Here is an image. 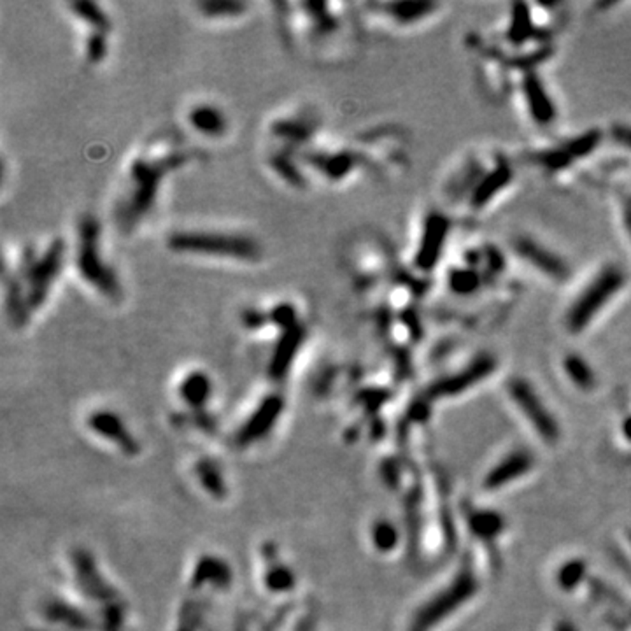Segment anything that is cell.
<instances>
[{
    "mask_svg": "<svg viewBox=\"0 0 631 631\" xmlns=\"http://www.w3.org/2000/svg\"><path fill=\"white\" fill-rule=\"evenodd\" d=\"M519 158L498 146H473L451 160L437 185L439 205L458 221H475L505 202L519 179Z\"/></svg>",
    "mask_w": 631,
    "mask_h": 631,
    "instance_id": "cell-1",
    "label": "cell"
},
{
    "mask_svg": "<svg viewBox=\"0 0 631 631\" xmlns=\"http://www.w3.org/2000/svg\"><path fill=\"white\" fill-rule=\"evenodd\" d=\"M630 289V276L621 263L603 260L572 282L559 312V324L568 335H582L607 318Z\"/></svg>",
    "mask_w": 631,
    "mask_h": 631,
    "instance_id": "cell-2",
    "label": "cell"
},
{
    "mask_svg": "<svg viewBox=\"0 0 631 631\" xmlns=\"http://www.w3.org/2000/svg\"><path fill=\"white\" fill-rule=\"evenodd\" d=\"M456 223L458 220L455 216L439 204L421 211L412 239L411 256L405 267L412 276L430 282L431 276L444 269Z\"/></svg>",
    "mask_w": 631,
    "mask_h": 631,
    "instance_id": "cell-3",
    "label": "cell"
},
{
    "mask_svg": "<svg viewBox=\"0 0 631 631\" xmlns=\"http://www.w3.org/2000/svg\"><path fill=\"white\" fill-rule=\"evenodd\" d=\"M189 153H169L160 158L139 156L130 167V192L118 211L125 231L132 230L151 211L163 177L189 162Z\"/></svg>",
    "mask_w": 631,
    "mask_h": 631,
    "instance_id": "cell-4",
    "label": "cell"
},
{
    "mask_svg": "<svg viewBox=\"0 0 631 631\" xmlns=\"http://www.w3.org/2000/svg\"><path fill=\"white\" fill-rule=\"evenodd\" d=\"M510 263H517L523 270L531 273L540 282L549 286H563L574 282V272L568 260L559 251L550 247L546 240L533 234L510 235L505 244Z\"/></svg>",
    "mask_w": 631,
    "mask_h": 631,
    "instance_id": "cell-5",
    "label": "cell"
},
{
    "mask_svg": "<svg viewBox=\"0 0 631 631\" xmlns=\"http://www.w3.org/2000/svg\"><path fill=\"white\" fill-rule=\"evenodd\" d=\"M508 99L521 118L537 130L547 132L558 123L559 104L542 69L514 70Z\"/></svg>",
    "mask_w": 631,
    "mask_h": 631,
    "instance_id": "cell-6",
    "label": "cell"
},
{
    "mask_svg": "<svg viewBox=\"0 0 631 631\" xmlns=\"http://www.w3.org/2000/svg\"><path fill=\"white\" fill-rule=\"evenodd\" d=\"M167 246L174 253L205 254V256L239 260V262H256L262 256V247L254 239L247 235L223 234V231H174L167 237Z\"/></svg>",
    "mask_w": 631,
    "mask_h": 631,
    "instance_id": "cell-7",
    "label": "cell"
},
{
    "mask_svg": "<svg viewBox=\"0 0 631 631\" xmlns=\"http://www.w3.org/2000/svg\"><path fill=\"white\" fill-rule=\"evenodd\" d=\"M76 265L81 278L104 297L111 300H118L121 297L120 281L102 256L101 223L93 214L81 216L77 223Z\"/></svg>",
    "mask_w": 631,
    "mask_h": 631,
    "instance_id": "cell-8",
    "label": "cell"
},
{
    "mask_svg": "<svg viewBox=\"0 0 631 631\" xmlns=\"http://www.w3.org/2000/svg\"><path fill=\"white\" fill-rule=\"evenodd\" d=\"M63 256H65V244L62 239H54L41 256H35L32 251L23 254L18 278L21 279L32 311L44 305L48 300L53 281L62 270Z\"/></svg>",
    "mask_w": 631,
    "mask_h": 631,
    "instance_id": "cell-9",
    "label": "cell"
},
{
    "mask_svg": "<svg viewBox=\"0 0 631 631\" xmlns=\"http://www.w3.org/2000/svg\"><path fill=\"white\" fill-rule=\"evenodd\" d=\"M366 8L397 28H420L440 19L447 6L440 2H372Z\"/></svg>",
    "mask_w": 631,
    "mask_h": 631,
    "instance_id": "cell-10",
    "label": "cell"
},
{
    "mask_svg": "<svg viewBox=\"0 0 631 631\" xmlns=\"http://www.w3.org/2000/svg\"><path fill=\"white\" fill-rule=\"evenodd\" d=\"M309 162L320 172H323L328 179L340 181L353 174L360 165L366 163V158L360 151L342 149L335 151V153H312L309 154Z\"/></svg>",
    "mask_w": 631,
    "mask_h": 631,
    "instance_id": "cell-11",
    "label": "cell"
},
{
    "mask_svg": "<svg viewBox=\"0 0 631 631\" xmlns=\"http://www.w3.org/2000/svg\"><path fill=\"white\" fill-rule=\"evenodd\" d=\"M188 121L193 130L205 137H221L227 130V118L216 105L198 104L192 107Z\"/></svg>",
    "mask_w": 631,
    "mask_h": 631,
    "instance_id": "cell-12",
    "label": "cell"
},
{
    "mask_svg": "<svg viewBox=\"0 0 631 631\" xmlns=\"http://www.w3.org/2000/svg\"><path fill=\"white\" fill-rule=\"evenodd\" d=\"M6 307H8L9 321L14 327H23L28 320H30V305L27 302V295H25L23 285L21 279L18 276H9L6 272Z\"/></svg>",
    "mask_w": 631,
    "mask_h": 631,
    "instance_id": "cell-13",
    "label": "cell"
},
{
    "mask_svg": "<svg viewBox=\"0 0 631 631\" xmlns=\"http://www.w3.org/2000/svg\"><path fill=\"white\" fill-rule=\"evenodd\" d=\"M314 123L300 118H288V120H279L272 125V134L279 139H285L286 143H305L314 134Z\"/></svg>",
    "mask_w": 631,
    "mask_h": 631,
    "instance_id": "cell-14",
    "label": "cell"
},
{
    "mask_svg": "<svg viewBox=\"0 0 631 631\" xmlns=\"http://www.w3.org/2000/svg\"><path fill=\"white\" fill-rule=\"evenodd\" d=\"M70 9H72L74 14L81 19V21H85L86 25L93 27V30L105 32L111 27V21H109V18L105 16V12L102 11L101 6L93 4V2H72Z\"/></svg>",
    "mask_w": 631,
    "mask_h": 631,
    "instance_id": "cell-15",
    "label": "cell"
},
{
    "mask_svg": "<svg viewBox=\"0 0 631 631\" xmlns=\"http://www.w3.org/2000/svg\"><path fill=\"white\" fill-rule=\"evenodd\" d=\"M270 167H272L279 176L285 179L288 185L295 186V188H304L305 186V179L304 174L298 170V167L295 165L291 158L288 156L286 153H276L272 158H270Z\"/></svg>",
    "mask_w": 631,
    "mask_h": 631,
    "instance_id": "cell-16",
    "label": "cell"
},
{
    "mask_svg": "<svg viewBox=\"0 0 631 631\" xmlns=\"http://www.w3.org/2000/svg\"><path fill=\"white\" fill-rule=\"evenodd\" d=\"M304 9L309 12L307 16H311V21H312V25H314V30L320 35L331 34V32H335L337 30V27H339L335 16L328 11V9H330V6L328 4H316V2H309V4H304Z\"/></svg>",
    "mask_w": 631,
    "mask_h": 631,
    "instance_id": "cell-17",
    "label": "cell"
},
{
    "mask_svg": "<svg viewBox=\"0 0 631 631\" xmlns=\"http://www.w3.org/2000/svg\"><path fill=\"white\" fill-rule=\"evenodd\" d=\"M198 9L202 11V14L212 19L237 18V16H242L246 12L247 4H244V2H231V0H225V2L209 0V2L198 4Z\"/></svg>",
    "mask_w": 631,
    "mask_h": 631,
    "instance_id": "cell-18",
    "label": "cell"
},
{
    "mask_svg": "<svg viewBox=\"0 0 631 631\" xmlns=\"http://www.w3.org/2000/svg\"><path fill=\"white\" fill-rule=\"evenodd\" d=\"M269 321L273 324H278V327H281L282 330H288V328L300 323V321H298L297 307H295L291 302H279V304L273 305L269 311Z\"/></svg>",
    "mask_w": 631,
    "mask_h": 631,
    "instance_id": "cell-19",
    "label": "cell"
},
{
    "mask_svg": "<svg viewBox=\"0 0 631 631\" xmlns=\"http://www.w3.org/2000/svg\"><path fill=\"white\" fill-rule=\"evenodd\" d=\"M107 54V39L105 32L93 30L86 39V58L90 63H101Z\"/></svg>",
    "mask_w": 631,
    "mask_h": 631,
    "instance_id": "cell-20",
    "label": "cell"
},
{
    "mask_svg": "<svg viewBox=\"0 0 631 631\" xmlns=\"http://www.w3.org/2000/svg\"><path fill=\"white\" fill-rule=\"evenodd\" d=\"M240 320H242V324L249 330H260L262 327H265L269 321V312H263L260 309H247L240 314Z\"/></svg>",
    "mask_w": 631,
    "mask_h": 631,
    "instance_id": "cell-21",
    "label": "cell"
}]
</instances>
